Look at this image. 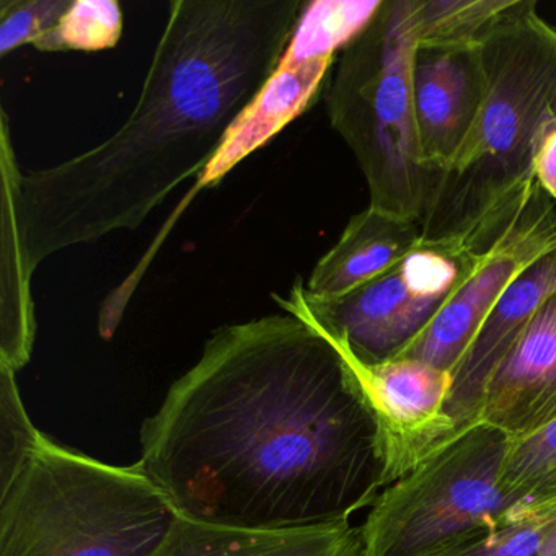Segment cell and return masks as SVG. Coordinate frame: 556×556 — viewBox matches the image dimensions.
Segmentation results:
<instances>
[{"label":"cell","mask_w":556,"mask_h":556,"mask_svg":"<svg viewBox=\"0 0 556 556\" xmlns=\"http://www.w3.org/2000/svg\"><path fill=\"white\" fill-rule=\"evenodd\" d=\"M556 506L529 514L438 556H545V540Z\"/></svg>","instance_id":"44dd1931"},{"label":"cell","mask_w":556,"mask_h":556,"mask_svg":"<svg viewBox=\"0 0 556 556\" xmlns=\"http://www.w3.org/2000/svg\"><path fill=\"white\" fill-rule=\"evenodd\" d=\"M2 174V295H0V364L18 372L27 366L37 337L31 278L35 271L25 253L18 220L15 181L18 167L8 113L0 119Z\"/></svg>","instance_id":"9a60e30c"},{"label":"cell","mask_w":556,"mask_h":556,"mask_svg":"<svg viewBox=\"0 0 556 556\" xmlns=\"http://www.w3.org/2000/svg\"><path fill=\"white\" fill-rule=\"evenodd\" d=\"M555 292L556 247H553L501 295L452 372L444 406L452 439L480 422L484 392L494 369L526 330L536 311Z\"/></svg>","instance_id":"7c38bea8"},{"label":"cell","mask_w":556,"mask_h":556,"mask_svg":"<svg viewBox=\"0 0 556 556\" xmlns=\"http://www.w3.org/2000/svg\"><path fill=\"white\" fill-rule=\"evenodd\" d=\"M556 419V292L536 311L484 392L480 421L519 439Z\"/></svg>","instance_id":"4fadbf2b"},{"label":"cell","mask_w":556,"mask_h":556,"mask_svg":"<svg viewBox=\"0 0 556 556\" xmlns=\"http://www.w3.org/2000/svg\"><path fill=\"white\" fill-rule=\"evenodd\" d=\"M122 34L123 11L118 2L73 0L58 27L35 48L43 53H96L116 47Z\"/></svg>","instance_id":"d6986e66"},{"label":"cell","mask_w":556,"mask_h":556,"mask_svg":"<svg viewBox=\"0 0 556 556\" xmlns=\"http://www.w3.org/2000/svg\"><path fill=\"white\" fill-rule=\"evenodd\" d=\"M178 516L132 465H113L41 435L0 491V556H154Z\"/></svg>","instance_id":"277c9868"},{"label":"cell","mask_w":556,"mask_h":556,"mask_svg":"<svg viewBox=\"0 0 556 556\" xmlns=\"http://www.w3.org/2000/svg\"><path fill=\"white\" fill-rule=\"evenodd\" d=\"M510 438L477 422L393 481L359 526L366 556H438L513 522L501 488Z\"/></svg>","instance_id":"8992f818"},{"label":"cell","mask_w":556,"mask_h":556,"mask_svg":"<svg viewBox=\"0 0 556 556\" xmlns=\"http://www.w3.org/2000/svg\"><path fill=\"white\" fill-rule=\"evenodd\" d=\"M413 0H382L341 50L325 89L331 128L356 157L369 206L421 223L439 174L422 161L413 100Z\"/></svg>","instance_id":"5b68a950"},{"label":"cell","mask_w":556,"mask_h":556,"mask_svg":"<svg viewBox=\"0 0 556 556\" xmlns=\"http://www.w3.org/2000/svg\"><path fill=\"white\" fill-rule=\"evenodd\" d=\"M154 556H366L351 522L286 532L206 526L178 517Z\"/></svg>","instance_id":"2e32d148"},{"label":"cell","mask_w":556,"mask_h":556,"mask_svg":"<svg viewBox=\"0 0 556 556\" xmlns=\"http://www.w3.org/2000/svg\"><path fill=\"white\" fill-rule=\"evenodd\" d=\"M356 370L379 419L393 483L452 441L444 416L451 374L408 357Z\"/></svg>","instance_id":"30bf717a"},{"label":"cell","mask_w":556,"mask_h":556,"mask_svg":"<svg viewBox=\"0 0 556 556\" xmlns=\"http://www.w3.org/2000/svg\"><path fill=\"white\" fill-rule=\"evenodd\" d=\"M413 100L422 161L442 174L470 136L484 99L480 47H418Z\"/></svg>","instance_id":"8fae6325"},{"label":"cell","mask_w":556,"mask_h":556,"mask_svg":"<svg viewBox=\"0 0 556 556\" xmlns=\"http://www.w3.org/2000/svg\"><path fill=\"white\" fill-rule=\"evenodd\" d=\"M532 175L539 190L556 204V119H549L536 136Z\"/></svg>","instance_id":"603a6c76"},{"label":"cell","mask_w":556,"mask_h":556,"mask_svg":"<svg viewBox=\"0 0 556 556\" xmlns=\"http://www.w3.org/2000/svg\"><path fill=\"white\" fill-rule=\"evenodd\" d=\"M421 240L415 220L367 206L351 217L338 242L302 279V288L314 298L346 294L395 268Z\"/></svg>","instance_id":"5bb4252c"},{"label":"cell","mask_w":556,"mask_h":556,"mask_svg":"<svg viewBox=\"0 0 556 556\" xmlns=\"http://www.w3.org/2000/svg\"><path fill=\"white\" fill-rule=\"evenodd\" d=\"M501 488L513 503V520L556 506V419L510 439Z\"/></svg>","instance_id":"e0dca14e"},{"label":"cell","mask_w":556,"mask_h":556,"mask_svg":"<svg viewBox=\"0 0 556 556\" xmlns=\"http://www.w3.org/2000/svg\"><path fill=\"white\" fill-rule=\"evenodd\" d=\"M477 255L421 240L395 268L346 294L314 298L299 278L288 298L275 301L327 337L354 367L376 366L399 357L421 333Z\"/></svg>","instance_id":"52a82bcc"},{"label":"cell","mask_w":556,"mask_h":556,"mask_svg":"<svg viewBox=\"0 0 556 556\" xmlns=\"http://www.w3.org/2000/svg\"><path fill=\"white\" fill-rule=\"evenodd\" d=\"M138 465L181 519L253 532L351 522L392 484L356 367L286 311L211 333Z\"/></svg>","instance_id":"6da1fadb"},{"label":"cell","mask_w":556,"mask_h":556,"mask_svg":"<svg viewBox=\"0 0 556 556\" xmlns=\"http://www.w3.org/2000/svg\"><path fill=\"white\" fill-rule=\"evenodd\" d=\"M380 2L382 0L305 2L275 73L237 119L216 157L180 201L174 216L165 224V232L198 193L219 185L240 162L265 148L305 113L330 77L338 54L366 28Z\"/></svg>","instance_id":"ba28073f"},{"label":"cell","mask_w":556,"mask_h":556,"mask_svg":"<svg viewBox=\"0 0 556 556\" xmlns=\"http://www.w3.org/2000/svg\"><path fill=\"white\" fill-rule=\"evenodd\" d=\"M553 247L556 204L539 191L500 239L478 252L460 285L399 357L422 361L452 376L501 295Z\"/></svg>","instance_id":"9c48e42d"},{"label":"cell","mask_w":556,"mask_h":556,"mask_svg":"<svg viewBox=\"0 0 556 556\" xmlns=\"http://www.w3.org/2000/svg\"><path fill=\"white\" fill-rule=\"evenodd\" d=\"M73 0H0V56L37 47L60 24Z\"/></svg>","instance_id":"7402d4cb"},{"label":"cell","mask_w":556,"mask_h":556,"mask_svg":"<svg viewBox=\"0 0 556 556\" xmlns=\"http://www.w3.org/2000/svg\"><path fill=\"white\" fill-rule=\"evenodd\" d=\"M478 47L483 105L419 223L426 242L464 252L488 249L532 203L533 146L556 119V25L536 0H514Z\"/></svg>","instance_id":"3957f363"},{"label":"cell","mask_w":556,"mask_h":556,"mask_svg":"<svg viewBox=\"0 0 556 556\" xmlns=\"http://www.w3.org/2000/svg\"><path fill=\"white\" fill-rule=\"evenodd\" d=\"M15 376L0 364V491L21 473L43 435L25 409Z\"/></svg>","instance_id":"ffe728a7"},{"label":"cell","mask_w":556,"mask_h":556,"mask_svg":"<svg viewBox=\"0 0 556 556\" xmlns=\"http://www.w3.org/2000/svg\"><path fill=\"white\" fill-rule=\"evenodd\" d=\"M304 0H177L135 110L112 136L15 181L31 269L136 230L200 177L275 73Z\"/></svg>","instance_id":"7a4b0ae2"},{"label":"cell","mask_w":556,"mask_h":556,"mask_svg":"<svg viewBox=\"0 0 556 556\" xmlns=\"http://www.w3.org/2000/svg\"><path fill=\"white\" fill-rule=\"evenodd\" d=\"M513 4L514 0H413L416 45L473 47Z\"/></svg>","instance_id":"ac0fdd59"}]
</instances>
